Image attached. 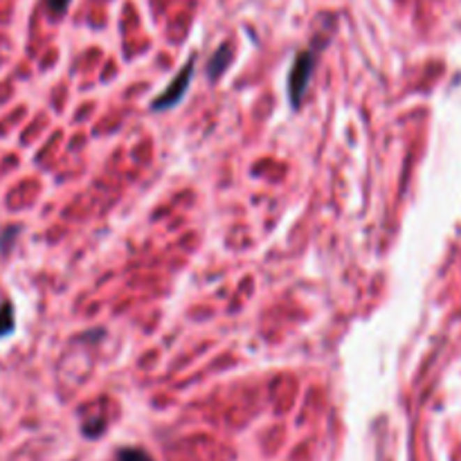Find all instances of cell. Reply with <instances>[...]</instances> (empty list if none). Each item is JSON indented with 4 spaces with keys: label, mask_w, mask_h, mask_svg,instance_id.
Returning a JSON list of instances; mask_svg holds the SVG:
<instances>
[{
    "label": "cell",
    "mask_w": 461,
    "mask_h": 461,
    "mask_svg": "<svg viewBox=\"0 0 461 461\" xmlns=\"http://www.w3.org/2000/svg\"><path fill=\"white\" fill-rule=\"evenodd\" d=\"M313 68H315V52H299L293 68H290V75H288V97H290V104L293 108L302 106V99L308 90L310 84V77H313Z\"/></svg>",
    "instance_id": "obj_1"
},
{
    "label": "cell",
    "mask_w": 461,
    "mask_h": 461,
    "mask_svg": "<svg viewBox=\"0 0 461 461\" xmlns=\"http://www.w3.org/2000/svg\"><path fill=\"white\" fill-rule=\"evenodd\" d=\"M194 68H196V56L189 59V61L185 63V68L178 73V77L174 79L172 84H169V88L165 90V93L153 99V110H169V108H174L176 104H180V99L185 97V93L189 90V84H192Z\"/></svg>",
    "instance_id": "obj_2"
},
{
    "label": "cell",
    "mask_w": 461,
    "mask_h": 461,
    "mask_svg": "<svg viewBox=\"0 0 461 461\" xmlns=\"http://www.w3.org/2000/svg\"><path fill=\"white\" fill-rule=\"evenodd\" d=\"M229 59H232V50H229L227 43H223L214 52V56L209 59V63H207V79L216 82V79L225 73V68L229 66Z\"/></svg>",
    "instance_id": "obj_3"
},
{
    "label": "cell",
    "mask_w": 461,
    "mask_h": 461,
    "mask_svg": "<svg viewBox=\"0 0 461 461\" xmlns=\"http://www.w3.org/2000/svg\"><path fill=\"white\" fill-rule=\"evenodd\" d=\"M14 331V308L12 304L0 306V338L9 335Z\"/></svg>",
    "instance_id": "obj_4"
},
{
    "label": "cell",
    "mask_w": 461,
    "mask_h": 461,
    "mask_svg": "<svg viewBox=\"0 0 461 461\" xmlns=\"http://www.w3.org/2000/svg\"><path fill=\"white\" fill-rule=\"evenodd\" d=\"M117 461H153V459L139 448H122L117 453Z\"/></svg>",
    "instance_id": "obj_5"
},
{
    "label": "cell",
    "mask_w": 461,
    "mask_h": 461,
    "mask_svg": "<svg viewBox=\"0 0 461 461\" xmlns=\"http://www.w3.org/2000/svg\"><path fill=\"white\" fill-rule=\"evenodd\" d=\"M70 5V0H47V9L52 12L54 16H61Z\"/></svg>",
    "instance_id": "obj_6"
}]
</instances>
